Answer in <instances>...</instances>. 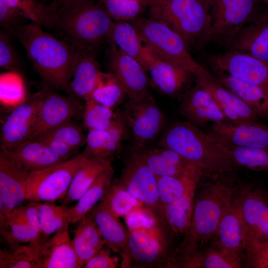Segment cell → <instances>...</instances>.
<instances>
[{"mask_svg":"<svg viewBox=\"0 0 268 268\" xmlns=\"http://www.w3.org/2000/svg\"><path fill=\"white\" fill-rule=\"evenodd\" d=\"M158 145L175 151L203 171L224 174L234 172L240 166L226 146L187 121L167 127Z\"/></svg>","mask_w":268,"mask_h":268,"instance_id":"obj_1","label":"cell"},{"mask_svg":"<svg viewBox=\"0 0 268 268\" xmlns=\"http://www.w3.org/2000/svg\"><path fill=\"white\" fill-rule=\"evenodd\" d=\"M15 31L39 74L57 88L69 91L77 48L45 33L33 23Z\"/></svg>","mask_w":268,"mask_h":268,"instance_id":"obj_2","label":"cell"},{"mask_svg":"<svg viewBox=\"0 0 268 268\" xmlns=\"http://www.w3.org/2000/svg\"><path fill=\"white\" fill-rule=\"evenodd\" d=\"M239 186L218 177L197 189L190 228L175 250L176 259L194 252L212 239L220 219L237 194Z\"/></svg>","mask_w":268,"mask_h":268,"instance_id":"obj_3","label":"cell"},{"mask_svg":"<svg viewBox=\"0 0 268 268\" xmlns=\"http://www.w3.org/2000/svg\"><path fill=\"white\" fill-rule=\"evenodd\" d=\"M211 0H147L150 17L176 32L189 48L210 43Z\"/></svg>","mask_w":268,"mask_h":268,"instance_id":"obj_4","label":"cell"},{"mask_svg":"<svg viewBox=\"0 0 268 268\" xmlns=\"http://www.w3.org/2000/svg\"><path fill=\"white\" fill-rule=\"evenodd\" d=\"M174 235L164 217L156 218L149 224L130 228L121 255V267L173 268Z\"/></svg>","mask_w":268,"mask_h":268,"instance_id":"obj_5","label":"cell"},{"mask_svg":"<svg viewBox=\"0 0 268 268\" xmlns=\"http://www.w3.org/2000/svg\"><path fill=\"white\" fill-rule=\"evenodd\" d=\"M103 5L94 0H76L59 12L57 23L72 45L93 49L108 35L113 23Z\"/></svg>","mask_w":268,"mask_h":268,"instance_id":"obj_6","label":"cell"},{"mask_svg":"<svg viewBox=\"0 0 268 268\" xmlns=\"http://www.w3.org/2000/svg\"><path fill=\"white\" fill-rule=\"evenodd\" d=\"M133 21L143 43L155 56L183 67L195 78L211 74L193 58L184 39L166 24L151 17Z\"/></svg>","mask_w":268,"mask_h":268,"instance_id":"obj_7","label":"cell"},{"mask_svg":"<svg viewBox=\"0 0 268 268\" xmlns=\"http://www.w3.org/2000/svg\"><path fill=\"white\" fill-rule=\"evenodd\" d=\"M86 155L83 150L74 157L52 166L29 172L26 200L54 202L66 197L72 179Z\"/></svg>","mask_w":268,"mask_h":268,"instance_id":"obj_8","label":"cell"},{"mask_svg":"<svg viewBox=\"0 0 268 268\" xmlns=\"http://www.w3.org/2000/svg\"><path fill=\"white\" fill-rule=\"evenodd\" d=\"M121 113L134 149L148 146L164 125V114L149 92L129 98Z\"/></svg>","mask_w":268,"mask_h":268,"instance_id":"obj_9","label":"cell"},{"mask_svg":"<svg viewBox=\"0 0 268 268\" xmlns=\"http://www.w3.org/2000/svg\"><path fill=\"white\" fill-rule=\"evenodd\" d=\"M265 11L258 10L256 0H211L209 42L225 46Z\"/></svg>","mask_w":268,"mask_h":268,"instance_id":"obj_10","label":"cell"},{"mask_svg":"<svg viewBox=\"0 0 268 268\" xmlns=\"http://www.w3.org/2000/svg\"><path fill=\"white\" fill-rule=\"evenodd\" d=\"M117 182L154 218L164 217L158 191L157 176L130 154L124 161Z\"/></svg>","mask_w":268,"mask_h":268,"instance_id":"obj_11","label":"cell"},{"mask_svg":"<svg viewBox=\"0 0 268 268\" xmlns=\"http://www.w3.org/2000/svg\"><path fill=\"white\" fill-rule=\"evenodd\" d=\"M239 195L247 245L268 241V195L262 187L248 184L240 187Z\"/></svg>","mask_w":268,"mask_h":268,"instance_id":"obj_12","label":"cell"},{"mask_svg":"<svg viewBox=\"0 0 268 268\" xmlns=\"http://www.w3.org/2000/svg\"><path fill=\"white\" fill-rule=\"evenodd\" d=\"M206 59L215 71L268 89V61L230 50L221 54L208 55Z\"/></svg>","mask_w":268,"mask_h":268,"instance_id":"obj_13","label":"cell"},{"mask_svg":"<svg viewBox=\"0 0 268 268\" xmlns=\"http://www.w3.org/2000/svg\"><path fill=\"white\" fill-rule=\"evenodd\" d=\"M44 91H40L18 105L3 123L0 133V149L12 150L25 143L36 122Z\"/></svg>","mask_w":268,"mask_h":268,"instance_id":"obj_14","label":"cell"},{"mask_svg":"<svg viewBox=\"0 0 268 268\" xmlns=\"http://www.w3.org/2000/svg\"><path fill=\"white\" fill-rule=\"evenodd\" d=\"M84 108L73 98L44 91L36 122L25 142L34 140L47 132L83 115Z\"/></svg>","mask_w":268,"mask_h":268,"instance_id":"obj_15","label":"cell"},{"mask_svg":"<svg viewBox=\"0 0 268 268\" xmlns=\"http://www.w3.org/2000/svg\"><path fill=\"white\" fill-rule=\"evenodd\" d=\"M208 133L226 146L268 149V125L257 121L213 123Z\"/></svg>","mask_w":268,"mask_h":268,"instance_id":"obj_16","label":"cell"},{"mask_svg":"<svg viewBox=\"0 0 268 268\" xmlns=\"http://www.w3.org/2000/svg\"><path fill=\"white\" fill-rule=\"evenodd\" d=\"M29 171L8 150H0V201L8 214L26 200Z\"/></svg>","mask_w":268,"mask_h":268,"instance_id":"obj_17","label":"cell"},{"mask_svg":"<svg viewBox=\"0 0 268 268\" xmlns=\"http://www.w3.org/2000/svg\"><path fill=\"white\" fill-rule=\"evenodd\" d=\"M130 154L145 165L155 176H182L202 172L175 151L165 147L146 146L132 149Z\"/></svg>","mask_w":268,"mask_h":268,"instance_id":"obj_18","label":"cell"},{"mask_svg":"<svg viewBox=\"0 0 268 268\" xmlns=\"http://www.w3.org/2000/svg\"><path fill=\"white\" fill-rule=\"evenodd\" d=\"M178 112L199 127L208 123L229 121L212 95L197 82L183 94Z\"/></svg>","mask_w":268,"mask_h":268,"instance_id":"obj_19","label":"cell"},{"mask_svg":"<svg viewBox=\"0 0 268 268\" xmlns=\"http://www.w3.org/2000/svg\"><path fill=\"white\" fill-rule=\"evenodd\" d=\"M111 46L110 67L129 98L148 93L149 79L146 69L139 62L125 54L114 44Z\"/></svg>","mask_w":268,"mask_h":268,"instance_id":"obj_20","label":"cell"},{"mask_svg":"<svg viewBox=\"0 0 268 268\" xmlns=\"http://www.w3.org/2000/svg\"><path fill=\"white\" fill-rule=\"evenodd\" d=\"M212 239L214 245L243 260L247 238L240 209L239 190L222 215Z\"/></svg>","mask_w":268,"mask_h":268,"instance_id":"obj_21","label":"cell"},{"mask_svg":"<svg viewBox=\"0 0 268 268\" xmlns=\"http://www.w3.org/2000/svg\"><path fill=\"white\" fill-rule=\"evenodd\" d=\"M225 47L268 61V11L244 26Z\"/></svg>","mask_w":268,"mask_h":268,"instance_id":"obj_22","label":"cell"},{"mask_svg":"<svg viewBox=\"0 0 268 268\" xmlns=\"http://www.w3.org/2000/svg\"><path fill=\"white\" fill-rule=\"evenodd\" d=\"M196 82L212 95L230 122L239 124L257 121L259 117L254 112L222 86L212 74L197 78Z\"/></svg>","mask_w":268,"mask_h":268,"instance_id":"obj_23","label":"cell"},{"mask_svg":"<svg viewBox=\"0 0 268 268\" xmlns=\"http://www.w3.org/2000/svg\"><path fill=\"white\" fill-rule=\"evenodd\" d=\"M65 223L48 241L41 242V268H79L78 260Z\"/></svg>","mask_w":268,"mask_h":268,"instance_id":"obj_24","label":"cell"},{"mask_svg":"<svg viewBox=\"0 0 268 268\" xmlns=\"http://www.w3.org/2000/svg\"><path fill=\"white\" fill-rule=\"evenodd\" d=\"M108 38L112 44L139 62L146 71L156 58L143 43L133 23L125 21L114 22Z\"/></svg>","mask_w":268,"mask_h":268,"instance_id":"obj_25","label":"cell"},{"mask_svg":"<svg viewBox=\"0 0 268 268\" xmlns=\"http://www.w3.org/2000/svg\"><path fill=\"white\" fill-rule=\"evenodd\" d=\"M128 134L129 132L121 111H116L114 122L110 128L89 131L84 150L91 155L109 158L120 149Z\"/></svg>","mask_w":268,"mask_h":268,"instance_id":"obj_26","label":"cell"},{"mask_svg":"<svg viewBox=\"0 0 268 268\" xmlns=\"http://www.w3.org/2000/svg\"><path fill=\"white\" fill-rule=\"evenodd\" d=\"M77 48L70 89L85 101L91 98L101 71L93 49Z\"/></svg>","mask_w":268,"mask_h":268,"instance_id":"obj_27","label":"cell"},{"mask_svg":"<svg viewBox=\"0 0 268 268\" xmlns=\"http://www.w3.org/2000/svg\"><path fill=\"white\" fill-rule=\"evenodd\" d=\"M151 80L164 94L174 96L180 93L194 75L183 67L156 58L148 70Z\"/></svg>","mask_w":268,"mask_h":268,"instance_id":"obj_28","label":"cell"},{"mask_svg":"<svg viewBox=\"0 0 268 268\" xmlns=\"http://www.w3.org/2000/svg\"><path fill=\"white\" fill-rule=\"evenodd\" d=\"M216 71L221 84L242 100L259 118L268 119V89Z\"/></svg>","mask_w":268,"mask_h":268,"instance_id":"obj_29","label":"cell"},{"mask_svg":"<svg viewBox=\"0 0 268 268\" xmlns=\"http://www.w3.org/2000/svg\"><path fill=\"white\" fill-rule=\"evenodd\" d=\"M97 226L105 245L121 256L123 254L128 236V230L119 217L100 203L87 214Z\"/></svg>","mask_w":268,"mask_h":268,"instance_id":"obj_30","label":"cell"},{"mask_svg":"<svg viewBox=\"0 0 268 268\" xmlns=\"http://www.w3.org/2000/svg\"><path fill=\"white\" fill-rule=\"evenodd\" d=\"M242 260L238 255L213 244L204 251L198 249L179 259L176 268H239L243 267Z\"/></svg>","mask_w":268,"mask_h":268,"instance_id":"obj_31","label":"cell"},{"mask_svg":"<svg viewBox=\"0 0 268 268\" xmlns=\"http://www.w3.org/2000/svg\"><path fill=\"white\" fill-rule=\"evenodd\" d=\"M37 202L13 209L7 216L11 233L19 243L41 241V235L37 210Z\"/></svg>","mask_w":268,"mask_h":268,"instance_id":"obj_32","label":"cell"},{"mask_svg":"<svg viewBox=\"0 0 268 268\" xmlns=\"http://www.w3.org/2000/svg\"><path fill=\"white\" fill-rule=\"evenodd\" d=\"M111 167L112 165L109 158L86 153L64 199V204L77 201L96 178L102 172Z\"/></svg>","mask_w":268,"mask_h":268,"instance_id":"obj_33","label":"cell"},{"mask_svg":"<svg viewBox=\"0 0 268 268\" xmlns=\"http://www.w3.org/2000/svg\"><path fill=\"white\" fill-rule=\"evenodd\" d=\"M114 174L113 167L102 172L74 205L67 206V217L70 223L79 222L100 201L111 184Z\"/></svg>","mask_w":268,"mask_h":268,"instance_id":"obj_34","label":"cell"},{"mask_svg":"<svg viewBox=\"0 0 268 268\" xmlns=\"http://www.w3.org/2000/svg\"><path fill=\"white\" fill-rule=\"evenodd\" d=\"M72 242L79 268H82L105 245L97 226L87 214L79 221L74 230Z\"/></svg>","mask_w":268,"mask_h":268,"instance_id":"obj_35","label":"cell"},{"mask_svg":"<svg viewBox=\"0 0 268 268\" xmlns=\"http://www.w3.org/2000/svg\"><path fill=\"white\" fill-rule=\"evenodd\" d=\"M198 184H193L180 198L163 206L164 217L175 235L185 236L189 230Z\"/></svg>","mask_w":268,"mask_h":268,"instance_id":"obj_36","label":"cell"},{"mask_svg":"<svg viewBox=\"0 0 268 268\" xmlns=\"http://www.w3.org/2000/svg\"><path fill=\"white\" fill-rule=\"evenodd\" d=\"M8 151L29 172L43 169L66 160L55 154L45 143L38 140L25 142Z\"/></svg>","mask_w":268,"mask_h":268,"instance_id":"obj_37","label":"cell"},{"mask_svg":"<svg viewBox=\"0 0 268 268\" xmlns=\"http://www.w3.org/2000/svg\"><path fill=\"white\" fill-rule=\"evenodd\" d=\"M20 16L30 19L39 25L51 27L56 23L59 6L56 1L50 5L37 0H0Z\"/></svg>","mask_w":268,"mask_h":268,"instance_id":"obj_38","label":"cell"},{"mask_svg":"<svg viewBox=\"0 0 268 268\" xmlns=\"http://www.w3.org/2000/svg\"><path fill=\"white\" fill-rule=\"evenodd\" d=\"M42 241L20 245L15 249L0 250V268H41Z\"/></svg>","mask_w":268,"mask_h":268,"instance_id":"obj_39","label":"cell"},{"mask_svg":"<svg viewBox=\"0 0 268 268\" xmlns=\"http://www.w3.org/2000/svg\"><path fill=\"white\" fill-rule=\"evenodd\" d=\"M202 174V172H200L182 176L157 177L158 191L162 207L180 198L193 184L199 183Z\"/></svg>","mask_w":268,"mask_h":268,"instance_id":"obj_40","label":"cell"},{"mask_svg":"<svg viewBox=\"0 0 268 268\" xmlns=\"http://www.w3.org/2000/svg\"><path fill=\"white\" fill-rule=\"evenodd\" d=\"M118 217L126 216L142 204L122 187L117 181L111 184L99 202Z\"/></svg>","mask_w":268,"mask_h":268,"instance_id":"obj_41","label":"cell"},{"mask_svg":"<svg viewBox=\"0 0 268 268\" xmlns=\"http://www.w3.org/2000/svg\"><path fill=\"white\" fill-rule=\"evenodd\" d=\"M126 92L113 73L101 72L91 98L113 109L124 100Z\"/></svg>","mask_w":268,"mask_h":268,"instance_id":"obj_42","label":"cell"},{"mask_svg":"<svg viewBox=\"0 0 268 268\" xmlns=\"http://www.w3.org/2000/svg\"><path fill=\"white\" fill-rule=\"evenodd\" d=\"M67 208L65 204L57 205L52 201L37 202V215L41 234L49 236L56 233L65 223L69 222Z\"/></svg>","mask_w":268,"mask_h":268,"instance_id":"obj_43","label":"cell"},{"mask_svg":"<svg viewBox=\"0 0 268 268\" xmlns=\"http://www.w3.org/2000/svg\"><path fill=\"white\" fill-rule=\"evenodd\" d=\"M113 110L91 98L87 100L82 115L84 126L88 131L109 129L115 119V112Z\"/></svg>","mask_w":268,"mask_h":268,"instance_id":"obj_44","label":"cell"},{"mask_svg":"<svg viewBox=\"0 0 268 268\" xmlns=\"http://www.w3.org/2000/svg\"><path fill=\"white\" fill-rule=\"evenodd\" d=\"M26 98L25 86L19 74L14 71L0 74V100L3 105L14 108Z\"/></svg>","mask_w":268,"mask_h":268,"instance_id":"obj_45","label":"cell"},{"mask_svg":"<svg viewBox=\"0 0 268 268\" xmlns=\"http://www.w3.org/2000/svg\"><path fill=\"white\" fill-rule=\"evenodd\" d=\"M226 147L239 166L268 173V149Z\"/></svg>","mask_w":268,"mask_h":268,"instance_id":"obj_46","label":"cell"},{"mask_svg":"<svg viewBox=\"0 0 268 268\" xmlns=\"http://www.w3.org/2000/svg\"><path fill=\"white\" fill-rule=\"evenodd\" d=\"M103 5L112 19L133 21L147 6V0H106Z\"/></svg>","mask_w":268,"mask_h":268,"instance_id":"obj_47","label":"cell"},{"mask_svg":"<svg viewBox=\"0 0 268 268\" xmlns=\"http://www.w3.org/2000/svg\"><path fill=\"white\" fill-rule=\"evenodd\" d=\"M41 135L61 141L76 151L85 144L86 142V136L82 129L73 120L67 122Z\"/></svg>","mask_w":268,"mask_h":268,"instance_id":"obj_48","label":"cell"},{"mask_svg":"<svg viewBox=\"0 0 268 268\" xmlns=\"http://www.w3.org/2000/svg\"><path fill=\"white\" fill-rule=\"evenodd\" d=\"M243 260L252 268H268V241L247 245Z\"/></svg>","mask_w":268,"mask_h":268,"instance_id":"obj_49","label":"cell"},{"mask_svg":"<svg viewBox=\"0 0 268 268\" xmlns=\"http://www.w3.org/2000/svg\"><path fill=\"white\" fill-rule=\"evenodd\" d=\"M16 58L10 45L9 38L5 33L0 32V66L10 69L15 65Z\"/></svg>","mask_w":268,"mask_h":268,"instance_id":"obj_50","label":"cell"},{"mask_svg":"<svg viewBox=\"0 0 268 268\" xmlns=\"http://www.w3.org/2000/svg\"><path fill=\"white\" fill-rule=\"evenodd\" d=\"M115 259L110 255L109 249L100 250L82 267L84 268H116Z\"/></svg>","mask_w":268,"mask_h":268,"instance_id":"obj_51","label":"cell"},{"mask_svg":"<svg viewBox=\"0 0 268 268\" xmlns=\"http://www.w3.org/2000/svg\"><path fill=\"white\" fill-rule=\"evenodd\" d=\"M34 140L43 142L57 155L67 160L76 153V150L72 149L65 143L59 140L41 135Z\"/></svg>","mask_w":268,"mask_h":268,"instance_id":"obj_52","label":"cell"},{"mask_svg":"<svg viewBox=\"0 0 268 268\" xmlns=\"http://www.w3.org/2000/svg\"><path fill=\"white\" fill-rule=\"evenodd\" d=\"M20 16L14 10L0 0V25L5 29L14 30L17 25L18 18Z\"/></svg>","mask_w":268,"mask_h":268,"instance_id":"obj_53","label":"cell"},{"mask_svg":"<svg viewBox=\"0 0 268 268\" xmlns=\"http://www.w3.org/2000/svg\"><path fill=\"white\" fill-rule=\"evenodd\" d=\"M76 0H57V2L60 9L59 11L67 9L69 7L74 1Z\"/></svg>","mask_w":268,"mask_h":268,"instance_id":"obj_54","label":"cell"},{"mask_svg":"<svg viewBox=\"0 0 268 268\" xmlns=\"http://www.w3.org/2000/svg\"><path fill=\"white\" fill-rule=\"evenodd\" d=\"M106 0H99L98 2H99L101 4L103 5V4L104 3V2H105Z\"/></svg>","mask_w":268,"mask_h":268,"instance_id":"obj_55","label":"cell"}]
</instances>
